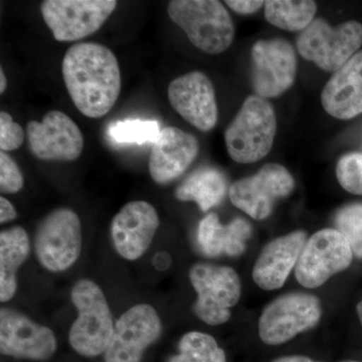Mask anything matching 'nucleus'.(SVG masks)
Wrapping results in <instances>:
<instances>
[{
	"label": "nucleus",
	"mask_w": 362,
	"mask_h": 362,
	"mask_svg": "<svg viewBox=\"0 0 362 362\" xmlns=\"http://www.w3.org/2000/svg\"><path fill=\"white\" fill-rule=\"evenodd\" d=\"M169 263V257L168 254H164V252H160V254L157 255L156 258H154V265H156V268H158L159 270H164V269L168 268Z\"/></svg>",
	"instance_id": "33"
},
{
	"label": "nucleus",
	"mask_w": 362,
	"mask_h": 362,
	"mask_svg": "<svg viewBox=\"0 0 362 362\" xmlns=\"http://www.w3.org/2000/svg\"><path fill=\"white\" fill-rule=\"evenodd\" d=\"M264 6L268 23L289 32H303L317 13L316 2L311 0H268Z\"/></svg>",
	"instance_id": "24"
},
{
	"label": "nucleus",
	"mask_w": 362,
	"mask_h": 362,
	"mask_svg": "<svg viewBox=\"0 0 362 362\" xmlns=\"http://www.w3.org/2000/svg\"><path fill=\"white\" fill-rule=\"evenodd\" d=\"M168 13L192 44L206 54H221L233 44L235 25L218 0H173Z\"/></svg>",
	"instance_id": "3"
},
{
	"label": "nucleus",
	"mask_w": 362,
	"mask_h": 362,
	"mask_svg": "<svg viewBox=\"0 0 362 362\" xmlns=\"http://www.w3.org/2000/svg\"><path fill=\"white\" fill-rule=\"evenodd\" d=\"M341 362H359V361H341Z\"/></svg>",
	"instance_id": "37"
},
{
	"label": "nucleus",
	"mask_w": 362,
	"mask_h": 362,
	"mask_svg": "<svg viewBox=\"0 0 362 362\" xmlns=\"http://www.w3.org/2000/svg\"><path fill=\"white\" fill-rule=\"evenodd\" d=\"M273 362H320V361H313V359L309 358V357H306V356H290L279 357V358L275 359V361H274Z\"/></svg>",
	"instance_id": "34"
},
{
	"label": "nucleus",
	"mask_w": 362,
	"mask_h": 362,
	"mask_svg": "<svg viewBox=\"0 0 362 362\" xmlns=\"http://www.w3.org/2000/svg\"><path fill=\"white\" fill-rule=\"evenodd\" d=\"M352 258L354 252L344 235L335 228H324L307 240L295 275L300 285L314 289L346 270Z\"/></svg>",
	"instance_id": "10"
},
{
	"label": "nucleus",
	"mask_w": 362,
	"mask_h": 362,
	"mask_svg": "<svg viewBox=\"0 0 362 362\" xmlns=\"http://www.w3.org/2000/svg\"><path fill=\"white\" fill-rule=\"evenodd\" d=\"M25 133L20 124L13 121L7 112L0 113V149L1 151H14L25 141Z\"/></svg>",
	"instance_id": "30"
},
{
	"label": "nucleus",
	"mask_w": 362,
	"mask_h": 362,
	"mask_svg": "<svg viewBox=\"0 0 362 362\" xmlns=\"http://www.w3.org/2000/svg\"><path fill=\"white\" fill-rule=\"evenodd\" d=\"M225 4L233 11L240 14L256 13L262 6H265V1L262 0H226Z\"/></svg>",
	"instance_id": "31"
},
{
	"label": "nucleus",
	"mask_w": 362,
	"mask_h": 362,
	"mask_svg": "<svg viewBox=\"0 0 362 362\" xmlns=\"http://www.w3.org/2000/svg\"><path fill=\"white\" fill-rule=\"evenodd\" d=\"M252 87L259 97L280 96L294 84L297 57L288 40H258L252 45Z\"/></svg>",
	"instance_id": "13"
},
{
	"label": "nucleus",
	"mask_w": 362,
	"mask_h": 362,
	"mask_svg": "<svg viewBox=\"0 0 362 362\" xmlns=\"http://www.w3.org/2000/svg\"><path fill=\"white\" fill-rule=\"evenodd\" d=\"M294 187V178L284 166L270 163L256 175L235 181L228 194L233 206L262 221L270 216L275 202L291 194Z\"/></svg>",
	"instance_id": "11"
},
{
	"label": "nucleus",
	"mask_w": 362,
	"mask_h": 362,
	"mask_svg": "<svg viewBox=\"0 0 362 362\" xmlns=\"http://www.w3.org/2000/svg\"><path fill=\"white\" fill-rule=\"evenodd\" d=\"M28 146L35 157L44 161H74L84 149V137L77 124L64 112H47L42 122L26 125Z\"/></svg>",
	"instance_id": "14"
},
{
	"label": "nucleus",
	"mask_w": 362,
	"mask_h": 362,
	"mask_svg": "<svg viewBox=\"0 0 362 362\" xmlns=\"http://www.w3.org/2000/svg\"><path fill=\"white\" fill-rule=\"evenodd\" d=\"M71 299L78 310L69 332L71 349L85 357L105 354L115 324L104 292L94 281L81 279L71 289Z\"/></svg>",
	"instance_id": "2"
},
{
	"label": "nucleus",
	"mask_w": 362,
	"mask_h": 362,
	"mask_svg": "<svg viewBox=\"0 0 362 362\" xmlns=\"http://www.w3.org/2000/svg\"><path fill=\"white\" fill-rule=\"evenodd\" d=\"M188 276L197 294L195 316L211 326L228 322L232 315L230 309L239 302L242 290L235 271L230 267L197 263Z\"/></svg>",
	"instance_id": "6"
},
{
	"label": "nucleus",
	"mask_w": 362,
	"mask_h": 362,
	"mask_svg": "<svg viewBox=\"0 0 362 362\" xmlns=\"http://www.w3.org/2000/svg\"><path fill=\"white\" fill-rule=\"evenodd\" d=\"M337 177L343 189L362 195V153L352 152L343 156L337 165Z\"/></svg>",
	"instance_id": "28"
},
{
	"label": "nucleus",
	"mask_w": 362,
	"mask_h": 362,
	"mask_svg": "<svg viewBox=\"0 0 362 362\" xmlns=\"http://www.w3.org/2000/svg\"><path fill=\"white\" fill-rule=\"evenodd\" d=\"M225 175L218 169L202 168L188 176L176 188L175 197L181 202H194L202 211H209L223 201L226 192Z\"/></svg>",
	"instance_id": "23"
},
{
	"label": "nucleus",
	"mask_w": 362,
	"mask_h": 362,
	"mask_svg": "<svg viewBox=\"0 0 362 362\" xmlns=\"http://www.w3.org/2000/svg\"><path fill=\"white\" fill-rule=\"evenodd\" d=\"M62 74L71 101L83 115L99 119L110 112L121 92L114 52L96 42H78L66 51Z\"/></svg>",
	"instance_id": "1"
},
{
	"label": "nucleus",
	"mask_w": 362,
	"mask_h": 362,
	"mask_svg": "<svg viewBox=\"0 0 362 362\" xmlns=\"http://www.w3.org/2000/svg\"><path fill=\"white\" fill-rule=\"evenodd\" d=\"M162 323L154 307L137 304L115 323L113 337L104 354L105 362H140L150 345L160 337Z\"/></svg>",
	"instance_id": "12"
},
{
	"label": "nucleus",
	"mask_w": 362,
	"mask_h": 362,
	"mask_svg": "<svg viewBox=\"0 0 362 362\" xmlns=\"http://www.w3.org/2000/svg\"><path fill=\"white\" fill-rule=\"evenodd\" d=\"M30 242L23 226L0 233V301L13 299L18 290V269L30 256Z\"/></svg>",
	"instance_id": "22"
},
{
	"label": "nucleus",
	"mask_w": 362,
	"mask_h": 362,
	"mask_svg": "<svg viewBox=\"0 0 362 362\" xmlns=\"http://www.w3.org/2000/svg\"><path fill=\"white\" fill-rule=\"evenodd\" d=\"M307 240L306 233L297 230L269 243L255 263L254 282L266 291L283 287L293 269L296 268Z\"/></svg>",
	"instance_id": "19"
},
{
	"label": "nucleus",
	"mask_w": 362,
	"mask_h": 362,
	"mask_svg": "<svg viewBox=\"0 0 362 362\" xmlns=\"http://www.w3.org/2000/svg\"><path fill=\"white\" fill-rule=\"evenodd\" d=\"M117 6L115 0H45V25L58 42H76L99 30Z\"/></svg>",
	"instance_id": "9"
},
{
	"label": "nucleus",
	"mask_w": 362,
	"mask_h": 362,
	"mask_svg": "<svg viewBox=\"0 0 362 362\" xmlns=\"http://www.w3.org/2000/svg\"><path fill=\"white\" fill-rule=\"evenodd\" d=\"M335 225L349 240L354 255L362 259V204L342 207L335 216Z\"/></svg>",
	"instance_id": "27"
},
{
	"label": "nucleus",
	"mask_w": 362,
	"mask_h": 362,
	"mask_svg": "<svg viewBox=\"0 0 362 362\" xmlns=\"http://www.w3.org/2000/svg\"><path fill=\"white\" fill-rule=\"evenodd\" d=\"M322 315L320 300L306 293H291L272 301L259 317V335L268 345L290 341L315 327Z\"/></svg>",
	"instance_id": "8"
},
{
	"label": "nucleus",
	"mask_w": 362,
	"mask_h": 362,
	"mask_svg": "<svg viewBox=\"0 0 362 362\" xmlns=\"http://www.w3.org/2000/svg\"><path fill=\"white\" fill-rule=\"evenodd\" d=\"M160 132V125L157 121L143 119L116 121L108 127L109 137L118 144H154Z\"/></svg>",
	"instance_id": "26"
},
{
	"label": "nucleus",
	"mask_w": 362,
	"mask_h": 362,
	"mask_svg": "<svg viewBox=\"0 0 362 362\" xmlns=\"http://www.w3.org/2000/svg\"><path fill=\"white\" fill-rule=\"evenodd\" d=\"M168 96L171 107L197 129L207 132L216 127V92L206 74L194 71L175 78L168 86Z\"/></svg>",
	"instance_id": "16"
},
{
	"label": "nucleus",
	"mask_w": 362,
	"mask_h": 362,
	"mask_svg": "<svg viewBox=\"0 0 362 362\" xmlns=\"http://www.w3.org/2000/svg\"><path fill=\"white\" fill-rule=\"evenodd\" d=\"M252 235L249 221L237 218L228 225H221L216 214H207L197 228V243L209 257H238L246 250L247 240Z\"/></svg>",
	"instance_id": "21"
},
{
	"label": "nucleus",
	"mask_w": 362,
	"mask_h": 362,
	"mask_svg": "<svg viewBox=\"0 0 362 362\" xmlns=\"http://www.w3.org/2000/svg\"><path fill=\"white\" fill-rule=\"evenodd\" d=\"M57 338L47 326L21 312L0 311V351L4 356L30 361H49L57 351Z\"/></svg>",
	"instance_id": "15"
},
{
	"label": "nucleus",
	"mask_w": 362,
	"mask_h": 362,
	"mask_svg": "<svg viewBox=\"0 0 362 362\" xmlns=\"http://www.w3.org/2000/svg\"><path fill=\"white\" fill-rule=\"evenodd\" d=\"M23 187V176L16 162L6 152H0V192L13 194Z\"/></svg>",
	"instance_id": "29"
},
{
	"label": "nucleus",
	"mask_w": 362,
	"mask_h": 362,
	"mask_svg": "<svg viewBox=\"0 0 362 362\" xmlns=\"http://www.w3.org/2000/svg\"><path fill=\"white\" fill-rule=\"evenodd\" d=\"M357 315H358L359 321H361L362 325V300L357 304L356 307Z\"/></svg>",
	"instance_id": "36"
},
{
	"label": "nucleus",
	"mask_w": 362,
	"mask_h": 362,
	"mask_svg": "<svg viewBox=\"0 0 362 362\" xmlns=\"http://www.w3.org/2000/svg\"><path fill=\"white\" fill-rule=\"evenodd\" d=\"M158 228L156 207L144 201L128 202L112 220V242L122 258L135 261L149 249Z\"/></svg>",
	"instance_id": "17"
},
{
	"label": "nucleus",
	"mask_w": 362,
	"mask_h": 362,
	"mask_svg": "<svg viewBox=\"0 0 362 362\" xmlns=\"http://www.w3.org/2000/svg\"><path fill=\"white\" fill-rule=\"evenodd\" d=\"M166 362H226V357L211 335L192 331L181 337L178 354Z\"/></svg>",
	"instance_id": "25"
},
{
	"label": "nucleus",
	"mask_w": 362,
	"mask_h": 362,
	"mask_svg": "<svg viewBox=\"0 0 362 362\" xmlns=\"http://www.w3.org/2000/svg\"><path fill=\"white\" fill-rule=\"evenodd\" d=\"M7 87V80L6 74H4V69L0 68V94H4L6 92Z\"/></svg>",
	"instance_id": "35"
},
{
	"label": "nucleus",
	"mask_w": 362,
	"mask_h": 362,
	"mask_svg": "<svg viewBox=\"0 0 362 362\" xmlns=\"http://www.w3.org/2000/svg\"><path fill=\"white\" fill-rule=\"evenodd\" d=\"M277 133V118L265 99L250 96L226 128L228 156L238 163H254L268 156Z\"/></svg>",
	"instance_id": "4"
},
{
	"label": "nucleus",
	"mask_w": 362,
	"mask_h": 362,
	"mask_svg": "<svg viewBox=\"0 0 362 362\" xmlns=\"http://www.w3.org/2000/svg\"><path fill=\"white\" fill-rule=\"evenodd\" d=\"M361 45L362 25L356 21L331 26L322 18H317L297 39L298 52L305 59L333 73L358 52Z\"/></svg>",
	"instance_id": "5"
},
{
	"label": "nucleus",
	"mask_w": 362,
	"mask_h": 362,
	"mask_svg": "<svg viewBox=\"0 0 362 362\" xmlns=\"http://www.w3.org/2000/svg\"><path fill=\"white\" fill-rule=\"evenodd\" d=\"M324 110L340 120L362 114V51L333 74L321 94Z\"/></svg>",
	"instance_id": "20"
},
{
	"label": "nucleus",
	"mask_w": 362,
	"mask_h": 362,
	"mask_svg": "<svg viewBox=\"0 0 362 362\" xmlns=\"http://www.w3.org/2000/svg\"><path fill=\"white\" fill-rule=\"evenodd\" d=\"M82 242V223L78 214L68 207H59L37 226L35 255L45 269L59 273L68 270L78 261Z\"/></svg>",
	"instance_id": "7"
},
{
	"label": "nucleus",
	"mask_w": 362,
	"mask_h": 362,
	"mask_svg": "<svg viewBox=\"0 0 362 362\" xmlns=\"http://www.w3.org/2000/svg\"><path fill=\"white\" fill-rule=\"evenodd\" d=\"M199 144L194 135L176 127L161 129L152 146L149 173L158 185H166L180 177L195 160Z\"/></svg>",
	"instance_id": "18"
},
{
	"label": "nucleus",
	"mask_w": 362,
	"mask_h": 362,
	"mask_svg": "<svg viewBox=\"0 0 362 362\" xmlns=\"http://www.w3.org/2000/svg\"><path fill=\"white\" fill-rule=\"evenodd\" d=\"M16 218H18V213L13 204L6 197H0V223H8L16 220Z\"/></svg>",
	"instance_id": "32"
}]
</instances>
